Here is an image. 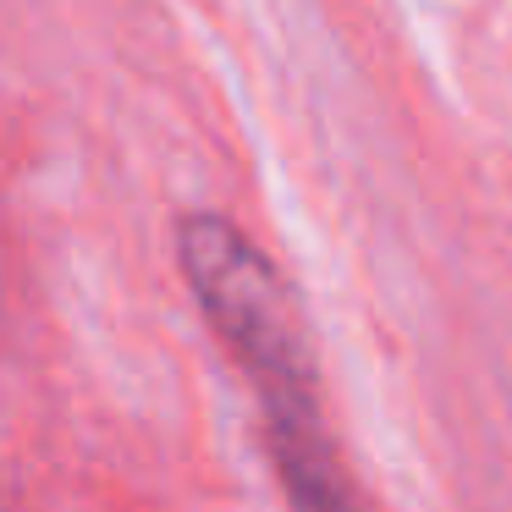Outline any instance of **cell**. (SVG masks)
<instances>
[{
	"instance_id": "obj_1",
	"label": "cell",
	"mask_w": 512,
	"mask_h": 512,
	"mask_svg": "<svg viewBox=\"0 0 512 512\" xmlns=\"http://www.w3.org/2000/svg\"><path fill=\"white\" fill-rule=\"evenodd\" d=\"M177 248L210 325L221 331V342L237 353V364L248 369L259 391L265 435L292 512H358L353 485H347L342 457H336V441L320 413L309 336H303V320L281 276L270 270V259L237 226L215 221V215L182 221Z\"/></svg>"
}]
</instances>
